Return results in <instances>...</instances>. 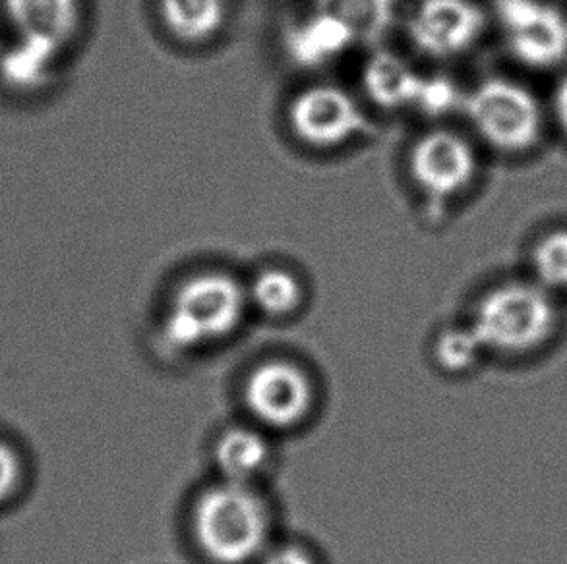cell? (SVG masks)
Masks as SVG:
<instances>
[{
  "label": "cell",
  "instance_id": "10",
  "mask_svg": "<svg viewBox=\"0 0 567 564\" xmlns=\"http://www.w3.org/2000/svg\"><path fill=\"white\" fill-rule=\"evenodd\" d=\"M212 460L219 480L258 485L276 460L271 434L256 424L223 427L212 445Z\"/></svg>",
  "mask_w": 567,
  "mask_h": 564
},
{
  "label": "cell",
  "instance_id": "11",
  "mask_svg": "<svg viewBox=\"0 0 567 564\" xmlns=\"http://www.w3.org/2000/svg\"><path fill=\"white\" fill-rule=\"evenodd\" d=\"M18 38L39 39L62 49L82 25V0H2Z\"/></svg>",
  "mask_w": 567,
  "mask_h": 564
},
{
  "label": "cell",
  "instance_id": "4",
  "mask_svg": "<svg viewBox=\"0 0 567 564\" xmlns=\"http://www.w3.org/2000/svg\"><path fill=\"white\" fill-rule=\"evenodd\" d=\"M463 111L476 136L494 152H530L545 134V107L537 93L509 77L478 82L465 93Z\"/></svg>",
  "mask_w": 567,
  "mask_h": 564
},
{
  "label": "cell",
  "instance_id": "18",
  "mask_svg": "<svg viewBox=\"0 0 567 564\" xmlns=\"http://www.w3.org/2000/svg\"><path fill=\"white\" fill-rule=\"evenodd\" d=\"M484 354L483 344L468 325L442 328L432 343L434 364L445 374H467Z\"/></svg>",
  "mask_w": 567,
  "mask_h": 564
},
{
  "label": "cell",
  "instance_id": "5",
  "mask_svg": "<svg viewBox=\"0 0 567 564\" xmlns=\"http://www.w3.org/2000/svg\"><path fill=\"white\" fill-rule=\"evenodd\" d=\"M243 403L252 424L268 434H287L312 418L318 385L307 367L295 359H264L246 375Z\"/></svg>",
  "mask_w": 567,
  "mask_h": 564
},
{
  "label": "cell",
  "instance_id": "23",
  "mask_svg": "<svg viewBox=\"0 0 567 564\" xmlns=\"http://www.w3.org/2000/svg\"><path fill=\"white\" fill-rule=\"evenodd\" d=\"M554 116L561 126V130L567 134V72L560 77V82L556 85V92H554Z\"/></svg>",
  "mask_w": 567,
  "mask_h": 564
},
{
  "label": "cell",
  "instance_id": "12",
  "mask_svg": "<svg viewBox=\"0 0 567 564\" xmlns=\"http://www.w3.org/2000/svg\"><path fill=\"white\" fill-rule=\"evenodd\" d=\"M422 74L399 54L377 51L362 69V85L369 100L385 111L414 108Z\"/></svg>",
  "mask_w": 567,
  "mask_h": 564
},
{
  "label": "cell",
  "instance_id": "15",
  "mask_svg": "<svg viewBox=\"0 0 567 564\" xmlns=\"http://www.w3.org/2000/svg\"><path fill=\"white\" fill-rule=\"evenodd\" d=\"M250 307L268 320L284 321L302 310L307 289L297 273L285 268H264L246 284Z\"/></svg>",
  "mask_w": 567,
  "mask_h": 564
},
{
  "label": "cell",
  "instance_id": "13",
  "mask_svg": "<svg viewBox=\"0 0 567 564\" xmlns=\"http://www.w3.org/2000/svg\"><path fill=\"white\" fill-rule=\"evenodd\" d=\"M353 45L354 41L346 28L318 10H312L305 20L292 23L285 38L287 53L305 69H320L323 64H330Z\"/></svg>",
  "mask_w": 567,
  "mask_h": 564
},
{
  "label": "cell",
  "instance_id": "19",
  "mask_svg": "<svg viewBox=\"0 0 567 564\" xmlns=\"http://www.w3.org/2000/svg\"><path fill=\"white\" fill-rule=\"evenodd\" d=\"M533 281L556 292L567 290V229H556L538 238L530 250Z\"/></svg>",
  "mask_w": 567,
  "mask_h": 564
},
{
  "label": "cell",
  "instance_id": "17",
  "mask_svg": "<svg viewBox=\"0 0 567 564\" xmlns=\"http://www.w3.org/2000/svg\"><path fill=\"white\" fill-rule=\"evenodd\" d=\"M59 46L39 39L18 38L0 61V76L14 90H35L53 70Z\"/></svg>",
  "mask_w": 567,
  "mask_h": 564
},
{
  "label": "cell",
  "instance_id": "21",
  "mask_svg": "<svg viewBox=\"0 0 567 564\" xmlns=\"http://www.w3.org/2000/svg\"><path fill=\"white\" fill-rule=\"evenodd\" d=\"M258 564H322L315 551L302 543H274Z\"/></svg>",
  "mask_w": 567,
  "mask_h": 564
},
{
  "label": "cell",
  "instance_id": "2",
  "mask_svg": "<svg viewBox=\"0 0 567 564\" xmlns=\"http://www.w3.org/2000/svg\"><path fill=\"white\" fill-rule=\"evenodd\" d=\"M250 310L246 284L225 271H202L178 284L163 313L171 351H212L237 335Z\"/></svg>",
  "mask_w": 567,
  "mask_h": 564
},
{
  "label": "cell",
  "instance_id": "20",
  "mask_svg": "<svg viewBox=\"0 0 567 564\" xmlns=\"http://www.w3.org/2000/svg\"><path fill=\"white\" fill-rule=\"evenodd\" d=\"M465 93L457 90L453 80L445 76H422L419 97L414 108L426 116L450 115L455 108H463Z\"/></svg>",
  "mask_w": 567,
  "mask_h": 564
},
{
  "label": "cell",
  "instance_id": "14",
  "mask_svg": "<svg viewBox=\"0 0 567 564\" xmlns=\"http://www.w3.org/2000/svg\"><path fill=\"white\" fill-rule=\"evenodd\" d=\"M315 10L343 25L354 45H378L398 22V0H315Z\"/></svg>",
  "mask_w": 567,
  "mask_h": 564
},
{
  "label": "cell",
  "instance_id": "6",
  "mask_svg": "<svg viewBox=\"0 0 567 564\" xmlns=\"http://www.w3.org/2000/svg\"><path fill=\"white\" fill-rule=\"evenodd\" d=\"M494 20L515 61L533 70L567 61V12L553 0H494Z\"/></svg>",
  "mask_w": 567,
  "mask_h": 564
},
{
  "label": "cell",
  "instance_id": "1",
  "mask_svg": "<svg viewBox=\"0 0 567 564\" xmlns=\"http://www.w3.org/2000/svg\"><path fill=\"white\" fill-rule=\"evenodd\" d=\"M274 509L260 485L217 480L190 509V532L212 564H258L274 545Z\"/></svg>",
  "mask_w": 567,
  "mask_h": 564
},
{
  "label": "cell",
  "instance_id": "9",
  "mask_svg": "<svg viewBox=\"0 0 567 564\" xmlns=\"http://www.w3.org/2000/svg\"><path fill=\"white\" fill-rule=\"evenodd\" d=\"M409 173L424 196L442 203L467 190L478 173V155L460 132L434 128L409 153Z\"/></svg>",
  "mask_w": 567,
  "mask_h": 564
},
{
  "label": "cell",
  "instance_id": "3",
  "mask_svg": "<svg viewBox=\"0 0 567 564\" xmlns=\"http://www.w3.org/2000/svg\"><path fill=\"white\" fill-rule=\"evenodd\" d=\"M558 325L556 294L535 281H512L476 302L468 327L488 354L519 356L537 351Z\"/></svg>",
  "mask_w": 567,
  "mask_h": 564
},
{
  "label": "cell",
  "instance_id": "7",
  "mask_svg": "<svg viewBox=\"0 0 567 564\" xmlns=\"http://www.w3.org/2000/svg\"><path fill=\"white\" fill-rule=\"evenodd\" d=\"M292 134L315 149H336L361 136L369 121L351 92L336 84L300 90L287 108Z\"/></svg>",
  "mask_w": 567,
  "mask_h": 564
},
{
  "label": "cell",
  "instance_id": "8",
  "mask_svg": "<svg viewBox=\"0 0 567 564\" xmlns=\"http://www.w3.org/2000/svg\"><path fill=\"white\" fill-rule=\"evenodd\" d=\"M488 20L476 0H419L406 20V33L424 56L452 61L481 43Z\"/></svg>",
  "mask_w": 567,
  "mask_h": 564
},
{
  "label": "cell",
  "instance_id": "16",
  "mask_svg": "<svg viewBox=\"0 0 567 564\" xmlns=\"http://www.w3.org/2000/svg\"><path fill=\"white\" fill-rule=\"evenodd\" d=\"M159 15L183 43H207L227 20V0H159Z\"/></svg>",
  "mask_w": 567,
  "mask_h": 564
},
{
  "label": "cell",
  "instance_id": "22",
  "mask_svg": "<svg viewBox=\"0 0 567 564\" xmlns=\"http://www.w3.org/2000/svg\"><path fill=\"white\" fill-rule=\"evenodd\" d=\"M20 481V460L7 442H0V503L14 493Z\"/></svg>",
  "mask_w": 567,
  "mask_h": 564
}]
</instances>
